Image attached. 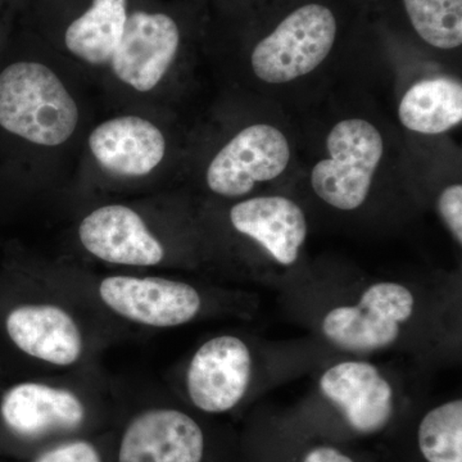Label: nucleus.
I'll return each mask as SVG.
<instances>
[{
	"label": "nucleus",
	"instance_id": "nucleus-1",
	"mask_svg": "<svg viewBox=\"0 0 462 462\" xmlns=\"http://www.w3.org/2000/svg\"><path fill=\"white\" fill-rule=\"evenodd\" d=\"M97 98L23 21L0 53V202L69 193Z\"/></svg>",
	"mask_w": 462,
	"mask_h": 462
},
{
	"label": "nucleus",
	"instance_id": "nucleus-2",
	"mask_svg": "<svg viewBox=\"0 0 462 462\" xmlns=\"http://www.w3.org/2000/svg\"><path fill=\"white\" fill-rule=\"evenodd\" d=\"M23 23L109 108L172 80L189 50L194 9L162 0H27Z\"/></svg>",
	"mask_w": 462,
	"mask_h": 462
},
{
	"label": "nucleus",
	"instance_id": "nucleus-3",
	"mask_svg": "<svg viewBox=\"0 0 462 462\" xmlns=\"http://www.w3.org/2000/svg\"><path fill=\"white\" fill-rule=\"evenodd\" d=\"M169 109L115 108L97 116L69 193L100 202L158 187L179 157Z\"/></svg>",
	"mask_w": 462,
	"mask_h": 462
},
{
	"label": "nucleus",
	"instance_id": "nucleus-4",
	"mask_svg": "<svg viewBox=\"0 0 462 462\" xmlns=\"http://www.w3.org/2000/svg\"><path fill=\"white\" fill-rule=\"evenodd\" d=\"M338 36V18L324 3L291 9L254 45L252 71L267 84H285L314 72L329 57Z\"/></svg>",
	"mask_w": 462,
	"mask_h": 462
},
{
	"label": "nucleus",
	"instance_id": "nucleus-5",
	"mask_svg": "<svg viewBox=\"0 0 462 462\" xmlns=\"http://www.w3.org/2000/svg\"><path fill=\"white\" fill-rule=\"evenodd\" d=\"M327 148L329 158L312 169V189L327 205L355 211L366 202L384 154L382 134L369 121L348 118L330 130Z\"/></svg>",
	"mask_w": 462,
	"mask_h": 462
},
{
	"label": "nucleus",
	"instance_id": "nucleus-6",
	"mask_svg": "<svg viewBox=\"0 0 462 462\" xmlns=\"http://www.w3.org/2000/svg\"><path fill=\"white\" fill-rule=\"evenodd\" d=\"M291 156L282 130L273 125H249L209 154L202 170L203 182L218 199H245L260 182L282 175Z\"/></svg>",
	"mask_w": 462,
	"mask_h": 462
},
{
	"label": "nucleus",
	"instance_id": "nucleus-7",
	"mask_svg": "<svg viewBox=\"0 0 462 462\" xmlns=\"http://www.w3.org/2000/svg\"><path fill=\"white\" fill-rule=\"evenodd\" d=\"M81 248L102 263L151 267L165 263L169 247L144 206L117 200L94 202L76 226Z\"/></svg>",
	"mask_w": 462,
	"mask_h": 462
},
{
	"label": "nucleus",
	"instance_id": "nucleus-8",
	"mask_svg": "<svg viewBox=\"0 0 462 462\" xmlns=\"http://www.w3.org/2000/svg\"><path fill=\"white\" fill-rule=\"evenodd\" d=\"M409 287L379 282L361 294L356 305L338 306L324 316L321 331L331 345L351 354L365 355L393 346L415 311Z\"/></svg>",
	"mask_w": 462,
	"mask_h": 462
},
{
	"label": "nucleus",
	"instance_id": "nucleus-9",
	"mask_svg": "<svg viewBox=\"0 0 462 462\" xmlns=\"http://www.w3.org/2000/svg\"><path fill=\"white\" fill-rule=\"evenodd\" d=\"M99 296L116 314L152 328L180 327L202 307L196 288L158 276H108L100 282Z\"/></svg>",
	"mask_w": 462,
	"mask_h": 462
},
{
	"label": "nucleus",
	"instance_id": "nucleus-10",
	"mask_svg": "<svg viewBox=\"0 0 462 462\" xmlns=\"http://www.w3.org/2000/svg\"><path fill=\"white\" fill-rule=\"evenodd\" d=\"M252 380V354L245 340L215 337L199 346L187 372V391L197 409L230 411L242 402Z\"/></svg>",
	"mask_w": 462,
	"mask_h": 462
},
{
	"label": "nucleus",
	"instance_id": "nucleus-11",
	"mask_svg": "<svg viewBox=\"0 0 462 462\" xmlns=\"http://www.w3.org/2000/svg\"><path fill=\"white\" fill-rule=\"evenodd\" d=\"M319 387L357 433H378L393 416L394 389L378 367L366 361L333 365L322 374Z\"/></svg>",
	"mask_w": 462,
	"mask_h": 462
},
{
	"label": "nucleus",
	"instance_id": "nucleus-12",
	"mask_svg": "<svg viewBox=\"0 0 462 462\" xmlns=\"http://www.w3.org/2000/svg\"><path fill=\"white\" fill-rule=\"evenodd\" d=\"M205 436L197 421L173 409L141 413L127 425L118 462H202Z\"/></svg>",
	"mask_w": 462,
	"mask_h": 462
},
{
	"label": "nucleus",
	"instance_id": "nucleus-13",
	"mask_svg": "<svg viewBox=\"0 0 462 462\" xmlns=\"http://www.w3.org/2000/svg\"><path fill=\"white\" fill-rule=\"evenodd\" d=\"M231 227L254 240L282 266H291L300 257L307 236L303 209L282 196L254 197L231 207Z\"/></svg>",
	"mask_w": 462,
	"mask_h": 462
},
{
	"label": "nucleus",
	"instance_id": "nucleus-14",
	"mask_svg": "<svg viewBox=\"0 0 462 462\" xmlns=\"http://www.w3.org/2000/svg\"><path fill=\"white\" fill-rule=\"evenodd\" d=\"M0 413L9 430L25 438L78 430L87 418L83 401L74 392L32 382L9 389Z\"/></svg>",
	"mask_w": 462,
	"mask_h": 462
},
{
	"label": "nucleus",
	"instance_id": "nucleus-15",
	"mask_svg": "<svg viewBox=\"0 0 462 462\" xmlns=\"http://www.w3.org/2000/svg\"><path fill=\"white\" fill-rule=\"evenodd\" d=\"M5 325L21 351L44 363L69 366L83 355L80 328L62 307L47 303L20 306L8 315Z\"/></svg>",
	"mask_w": 462,
	"mask_h": 462
},
{
	"label": "nucleus",
	"instance_id": "nucleus-16",
	"mask_svg": "<svg viewBox=\"0 0 462 462\" xmlns=\"http://www.w3.org/2000/svg\"><path fill=\"white\" fill-rule=\"evenodd\" d=\"M401 124L415 133L437 135L462 120V85L449 78L430 79L412 85L398 107Z\"/></svg>",
	"mask_w": 462,
	"mask_h": 462
},
{
	"label": "nucleus",
	"instance_id": "nucleus-17",
	"mask_svg": "<svg viewBox=\"0 0 462 462\" xmlns=\"http://www.w3.org/2000/svg\"><path fill=\"white\" fill-rule=\"evenodd\" d=\"M413 32L431 48L454 51L462 44V0H401Z\"/></svg>",
	"mask_w": 462,
	"mask_h": 462
},
{
	"label": "nucleus",
	"instance_id": "nucleus-18",
	"mask_svg": "<svg viewBox=\"0 0 462 462\" xmlns=\"http://www.w3.org/2000/svg\"><path fill=\"white\" fill-rule=\"evenodd\" d=\"M418 442L428 462H462V401L430 410L419 425Z\"/></svg>",
	"mask_w": 462,
	"mask_h": 462
},
{
	"label": "nucleus",
	"instance_id": "nucleus-19",
	"mask_svg": "<svg viewBox=\"0 0 462 462\" xmlns=\"http://www.w3.org/2000/svg\"><path fill=\"white\" fill-rule=\"evenodd\" d=\"M438 212L456 243L462 245V187L452 184L438 197Z\"/></svg>",
	"mask_w": 462,
	"mask_h": 462
},
{
	"label": "nucleus",
	"instance_id": "nucleus-20",
	"mask_svg": "<svg viewBox=\"0 0 462 462\" xmlns=\"http://www.w3.org/2000/svg\"><path fill=\"white\" fill-rule=\"evenodd\" d=\"M35 462H103L97 447L88 440H71L48 449Z\"/></svg>",
	"mask_w": 462,
	"mask_h": 462
},
{
	"label": "nucleus",
	"instance_id": "nucleus-21",
	"mask_svg": "<svg viewBox=\"0 0 462 462\" xmlns=\"http://www.w3.org/2000/svg\"><path fill=\"white\" fill-rule=\"evenodd\" d=\"M27 0H0V53L23 23Z\"/></svg>",
	"mask_w": 462,
	"mask_h": 462
},
{
	"label": "nucleus",
	"instance_id": "nucleus-22",
	"mask_svg": "<svg viewBox=\"0 0 462 462\" xmlns=\"http://www.w3.org/2000/svg\"><path fill=\"white\" fill-rule=\"evenodd\" d=\"M302 462H355L334 447L321 446L311 449Z\"/></svg>",
	"mask_w": 462,
	"mask_h": 462
},
{
	"label": "nucleus",
	"instance_id": "nucleus-23",
	"mask_svg": "<svg viewBox=\"0 0 462 462\" xmlns=\"http://www.w3.org/2000/svg\"><path fill=\"white\" fill-rule=\"evenodd\" d=\"M223 2H225V0H216V3H217V5H218V3H223Z\"/></svg>",
	"mask_w": 462,
	"mask_h": 462
}]
</instances>
